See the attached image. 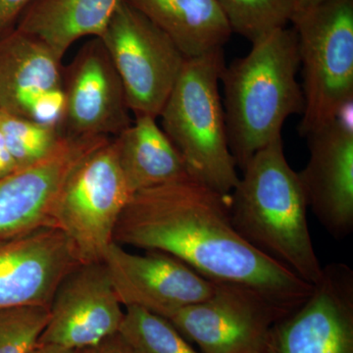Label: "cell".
Instances as JSON below:
<instances>
[{"mask_svg": "<svg viewBox=\"0 0 353 353\" xmlns=\"http://www.w3.org/2000/svg\"><path fill=\"white\" fill-rule=\"evenodd\" d=\"M114 243L167 253L212 282L250 288L290 310L312 290L241 238L232 223L230 194L192 178L134 192Z\"/></svg>", "mask_w": 353, "mask_h": 353, "instance_id": "obj_1", "label": "cell"}, {"mask_svg": "<svg viewBox=\"0 0 353 353\" xmlns=\"http://www.w3.org/2000/svg\"><path fill=\"white\" fill-rule=\"evenodd\" d=\"M241 171L230 194L234 229L265 256L314 285L323 266L311 240L303 185L285 158L282 137L255 153Z\"/></svg>", "mask_w": 353, "mask_h": 353, "instance_id": "obj_2", "label": "cell"}, {"mask_svg": "<svg viewBox=\"0 0 353 353\" xmlns=\"http://www.w3.org/2000/svg\"><path fill=\"white\" fill-rule=\"evenodd\" d=\"M299 70V44L292 27L255 41L248 55L223 70L220 85L224 88L228 141L241 170L255 153L282 137L288 118L303 113Z\"/></svg>", "mask_w": 353, "mask_h": 353, "instance_id": "obj_3", "label": "cell"}, {"mask_svg": "<svg viewBox=\"0 0 353 353\" xmlns=\"http://www.w3.org/2000/svg\"><path fill=\"white\" fill-rule=\"evenodd\" d=\"M224 48L187 58L159 117L161 129L187 165L190 178L229 194L240 176L231 150L220 94Z\"/></svg>", "mask_w": 353, "mask_h": 353, "instance_id": "obj_4", "label": "cell"}, {"mask_svg": "<svg viewBox=\"0 0 353 353\" xmlns=\"http://www.w3.org/2000/svg\"><path fill=\"white\" fill-rule=\"evenodd\" d=\"M304 110L299 134L307 137L352 108L353 0H327L297 10Z\"/></svg>", "mask_w": 353, "mask_h": 353, "instance_id": "obj_5", "label": "cell"}, {"mask_svg": "<svg viewBox=\"0 0 353 353\" xmlns=\"http://www.w3.org/2000/svg\"><path fill=\"white\" fill-rule=\"evenodd\" d=\"M132 196L112 138L88 152L67 176L53 209L81 264L103 261L116 225Z\"/></svg>", "mask_w": 353, "mask_h": 353, "instance_id": "obj_6", "label": "cell"}, {"mask_svg": "<svg viewBox=\"0 0 353 353\" xmlns=\"http://www.w3.org/2000/svg\"><path fill=\"white\" fill-rule=\"evenodd\" d=\"M99 39L119 74L134 117L157 119L187 59L182 51L126 0H120Z\"/></svg>", "mask_w": 353, "mask_h": 353, "instance_id": "obj_7", "label": "cell"}, {"mask_svg": "<svg viewBox=\"0 0 353 353\" xmlns=\"http://www.w3.org/2000/svg\"><path fill=\"white\" fill-rule=\"evenodd\" d=\"M214 283L208 299L167 320L201 353H265L272 327L292 310L250 288Z\"/></svg>", "mask_w": 353, "mask_h": 353, "instance_id": "obj_8", "label": "cell"}, {"mask_svg": "<svg viewBox=\"0 0 353 353\" xmlns=\"http://www.w3.org/2000/svg\"><path fill=\"white\" fill-rule=\"evenodd\" d=\"M265 353H353L350 266H323L307 299L273 325Z\"/></svg>", "mask_w": 353, "mask_h": 353, "instance_id": "obj_9", "label": "cell"}, {"mask_svg": "<svg viewBox=\"0 0 353 353\" xmlns=\"http://www.w3.org/2000/svg\"><path fill=\"white\" fill-rule=\"evenodd\" d=\"M63 138H114L132 124L117 70L99 38H92L63 69Z\"/></svg>", "mask_w": 353, "mask_h": 353, "instance_id": "obj_10", "label": "cell"}, {"mask_svg": "<svg viewBox=\"0 0 353 353\" xmlns=\"http://www.w3.org/2000/svg\"><path fill=\"white\" fill-rule=\"evenodd\" d=\"M102 262L124 307L145 309L165 319L214 292V282L172 255L157 250L139 254L112 243Z\"/></svg>", "mask_w": 353, "mask_h": 353, "instance_id": "obj_11", "label": "cell"}, {"mask_svg": "<svg viewBox=\"0 0 353 353\" xmlns=\"http://www.w3.org/2000/svg\"><path fill=\"white\" fill-rule=\"evenodd\" d=\"M124 312L103 262L80 264L58 285L39 343L92 347L119 332Z\"/></svg>", "mask_w": 353, "mask_h": 353, "instance_id": "obj_12", "label": "cell"}, {"mask_svg": "<svg viewBox=\"0 0 353 353\" xmlns=\"http://www.w3.org/2000/svg\"><path fill=\"white\" fill-rule=\"evenodd\" d=\"M352 108L308 134L309 159L299 172L308 208L336 240L353 231Z\"/></svg>", "mask_w": 353, "mask_h": 353, "instance_id": "obj_13", "label": "cell"}, {"mask_svg": "<svg viewBox=\"0 0 353 353\" xmlns=\"http://www.w3.org/2000/svg\"><path fill=\"white\" fill-rule=\"evenodd\" d=\"M61 61L19 30L1 37L0 111L57 126L64 105Z\"/></svg>", "mask_w": 353, "mask_h": 353, "instance_id": "obj_14", "label": "cell"}, {"mask_svg": "<svg viewBox=\"0 0 353 353\" xmlns=\"http://www.w3.org/2000/svg\"><path fill=\"white\" fill-rule=\"evenodd\" d=\"M110 138H63L36 163L0 176V240L54 227L53 209L67 176L88 152Z\"/></svg>", "mask_w": 353, "mask_h": 353, "instance_id": "obj_15", "label": "cell"}, {"mask_svg": "<svg viewBox=\"0 0 353 353\" xmlns=\"http://www.w3.org/2000/svg\"><path fill=\"white\" fill-rule=\"evenodd\" d=\"M80 264L57 227L0 240V310L50 306L58 285Z\"/></svg>", "mask_w": 353, "mask_h": 353, "instance_id": "obj_16", "label": "cell"}, {"mask_svg": "<svg viewBox=\"0 0 353 353\" xmlns=\"http://www.w3.org/2000/svg\"><path fill=\"white\" fill-rule=\"evenodd\" d=\"M112 141L132 194L190 178L182 155L154 118L136 117Z\"/></svg>", "mask_w": 353, "mask_h": 353, "instance_id": "obj_17", "label": "cell"}, {"mask_svg": "<svg viewBox=\"0 0 353 353\" xmlns=\"http://www.w3.org/2000/svg\"><path fill=\"white\" fill-rule=\"evenodd\" d=\"M164 32L185 58L224 48L229 23L217 0H126Z\"/></svg>", "mask_w": 353, "mask_h": 353, "instance_id": "obj_18", "label": "cell"}, {"mask_svg": "<svg viewBox=\"0 0 353 353\" xmlns=\"http://www.w3.org/2000/svg\"><path fill=\"white\" fill-rule=\"evenodd\" d=\"M120 0H34L16 29L39 39L62 60L80 39L101 38Z\"/></svg>", "mask_w": 353, "mask_h": 353, "instance_id": "obj_19", "label": "cell"}, {"mask_svg": "<svg viewBox=\"0 0 353 353\" xmlns=\"http://www.w3.org/2000/svg\"><path fill=\"white\" fill-rule=\"evenodd\" d=\"M118 334L132 353H201L168 320L136 306L125 307Z\"/></svg>", "mask_w": 353, "mask_h": 353, "instance_id": "obj_20", "label": "cell"}, {"mask_svg": "<svg viewBox=\"0 0 353 353\" xmlns=\"http://www.w3.org/2000/svg\"><path fill=\"white\" fill-rule=\"evenodd\" d=\"M232 32L253 43L288 27L297 11V0H217Z\"/></svg>", "mask_w": 353, "mask_h": 353, "instance_id": "obj_21", "label": "cell"}, {"mask_svg": "<svg viewBox=\"0 0 353 353\" xmlns=\"http://www.w3.org/2000/svg\"><path fill=\"white\" fill-rule=\"evenodd\" d=\"M0 131L18 169L48 157L63 139L57 126L3 111H0Z\"/></svg>", "mask_w": 353, "mask_h": 353, "instance_id": "obj_22", "label": "cell"}, {"mask_svg": "<svg viewBox=\"0 0 353 353\" xmlns=\"http://www.w3.org/2000/svg\"><path fill=\"white\" fill-rule=\"evenodd\" d=\"M50 319V306L0 310V353H31Z\"/></svg>", "mask_w": 353, "mask_h": 353, "instance_id": "obj_23", "label": "cell"}, {"mask_svg": "<svg viewBox=\"0 0 353 353\" xmlns=\"http://www.w3.org/2000/svg\"><path fill=\"white\" fill-rule=\"evenodd\" d=\"M34 0H0V38L12 31L14 24Z\"/></svg>", "mask_w": 353, "mask_h": 353, "instance_id": "obj_24", "label": "cell"}, {"mask_svg": "<svg viewBox=\"0 0 353 353\" xmlns=\"http://www.w3.org/2000/svg\"><path fill=\"white\" fill-rule=\"evenodd\" d=\"M75 353H132L119 334L109 336L106 340L92 347L75 350Z\"/></svg>", "mask_w": 353, "mask_h": 353, "instance_id": "obj_25", "label": "cell"}, {"mask_svg": "<svg viewBox=\"0 0 353 353\" xmlns=\"http://www.w3.org/2000/svg\"><path fill=\"white\" fill-rule=\"evenodd\" d=\"M16 170H18L17 166L9 152L3 134L0 131V176L8 175Z\"/></svg>", "mask_w": 353, "mask_h": 353, "instance_id": "obj_26", "label": "cell"}, {"mask_svg": "<svg viewBox=\"0 0 353 353\" xmlns=\"http://www.w3.org/2000/svg\"><path fill=\"white\" fill-rule=\"evenodd\" d=\"M31 353H75V350L48 343H38Z\"/></svg>", "mask_w": 353, "mask_h": 353, "instance_id": "obj_27", "label": "cell"}, {"mask_svg": "<svg viewBox=\"0 0 353 353\" xmlns=\"http://www.w3.org/2000/svg\"><path fill=\"white\" fill-rule=\"evenodd\" d=\"M325 1H327V0H297V10L318 6V4L323 3Z\"/></svg>", "mask_w": 353, "mask_h": 353, "instance_id": "obj_28", "label": "cell"}]
</instances>
